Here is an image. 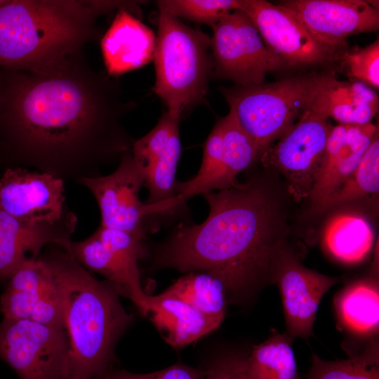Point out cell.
Instances as JSON below:
<instances>
[{"label":"cell","mask_w":379,"mask_h":379,"mask_svg":"<svg viewBox=\"0 0 379 379\" xmlns=\"http://www.w3.org/2000/svg\"><path fill=\"white\" fill-rule=\"evenodd\" d=\"M81 55L45 71L0 68V157L65 180L99 175L135 140L121 124L135 105Z\"/></svg>","instance_id":"obj_1"},{"label":"cell","mask_w":379,"mask_h":379,"mask_svg":"<svg viewBox=\"0 0 379 379\" xmlns=\"http://www.w3.org/2000/svg\"><path fill=\"white\" fill-rule=\"evenodd\" d=\"M209 213L200 224L180 222L157 247L155 268L205 272L219 279L227 301L265 282L284 250V221L276 200L258 179L201 195Z\"/></svg>","instance_id":"obj_2"},{"label":"cell","mask_w":379,"mask_h":379,"mask_svg":"<svg viewBox=\"0 0 379 379\" xmlns=\"http://www.w3.org/2000/svg\"><path fill=\"white\" fill-rule=\"evenodd\" d=\"M62 298L69 353L65 379H101L111 370L117 342L133 316L106 280H98L61 248L48 245L39 256Z\"/></svg>","instance_id":"obj_3"},{"label":"cell","mask_w":379,"mask_h":379,"mask_svg":"<svg viewBox=\"0 0 379 379\" xmlns=\"http://www.w3.org/2000/svg\"><path fill=\"white\" fill-rule=\"evenodd\" d=\"M130 1H0V68L45 71L81 55L98 17Z\"/></svg>","instance_id":"obj_4"},{"label":"cell","mask_w":379,"mask_h":379,"mask_svg":"<svg viewBox=\"0 0 379 379\" xmlns=\"http://www.w3.org/2000/svg\"><path fill=\"white\" fill-rule=\"evenodd\" d=\"M154 93L180 121L201 104L213 75L211 36L159 11Z\"/></svg>","instance_id":"obj_5"},{"label":"cell","mask_w":379,"mask_h":379,"mask_svg":"<svg viewBox=\"0 0 379 379\" xmlns=\"http://www.w3.org/2000/svg\"><path fill=\"white\" fill-rule=\"evenodd\" d=\"M326 74L315 73L273 83L220 88L230 109L262 152L308 107Z\"/></svg>","instance_id":"obj_6"},{"label":"cell","mask_w":379,"mask_h":379,"mask_svg":"<svg viewBox=\"0 0 379 379\" xmlns=\"http://www.w3.org/2000/svg\"><path fill=\"white\" fill-rule=\"evenodd\" d=\"M180 120L166 111L146 135L135 140L131 153L148 192L145 203L155 206L160 228L183 219L186 206L177 199L176 172L181 152Z\"/></svg>","instance_id":"obj_7"},{"label":"cell","mask_w":379,"mask_h":379,"mask_svg":"<svg viewBox=\"0 0 379 379\" xmlns=\"http://www.w3.org/2000/svg\"><path fill=\"white\" fill-rule=\"evenodd\" d=\"M212 77L237 86L264 83L267 74L288 65L264 43L256 27L241 11H234L212 26Z\"/></svg>","instance_id":"obj_8"},{"label":"cell","mask_w":379,"mask_h":379,"mask_svg":"<svg viewBox=\"0 0 379 379\" xmlns=\"http://www.w3.org/2000/svg\"><path fill=\"white\" fill-rule=\"evenodd\" d=\"M260 159L257 146L234 112L219 118L204 143L202 161L191 179L178 181L177 199L182 205L196 195L236 185L237 175Z\"/></svg>","instance_id":"obj_9"},{"label":"cell","mask_w":379,"mask_h":379,"mask_svg":"<svg viewBox=\"0 0 379 379\" xmlns=\"http://www.w3.org/2000/svg\"><path fill=\"white\" fill-rule=\"evenodd\" d=\"M69 353L65 328L29 319L0 322V359L20 379H65Z\"/></svg>","instance_id":"obj_10"},{"label":"cell","mask_w":379,"mask_h":379,"mask_svg":"<svg viewBox=\"0 0 379 379\" xmlns=\"http://www.w3.org/2000/svg\"><path fill=\"white\" fill-rule=\"evenodd\" d=\"M328 119L305 109L298 121L259 159L263 165L274 168L284 176L295 201L310 196L317 177L332 127Z\"/></svg>","instance_id":"obj_11"},{"label":"cell","mask_w":379,"mask_h":379,"mask_svg":"<svg viewBox=\"0 0 379 379\" xmlns=\"http://www.w3.org/2000/svg\"><path fill=\"white\" fill-rule=\"evenodd\" d=\"M78 183L95 197L101 215L100 226L145 236L158 230L156 208L140 199L144 180L131 151L121 157L112 173L83 178Z\"/></svg>","instance_id":"obj_12"},{"label":"cell","mask_w":379,"mask_h":379,"mask_svg":"<svg viewBox=\"0 0 379 379\" xmlns=\"http://www.w3.org/2000/svg\"><path fill=\"white\" fill-rule=\"evenodd\" d=\"M278 4L335 58L347 37L379 28V9L367 1L286 0Z\"/></svg>","instance_id":"obj_13"},{"label":"cell","mask_w":379,"mask_h":379,"mask_svg":"<svg viewBox=\"0 0 379 379\" xmlns=\"http://www.w3.org/2000/svg\"><path fill=\"white\" fill-rule=\"evenodd\" d=\"M64 183L46 173L7 168L0 177V209L26 222L60 220L71 212L65 204Z\"/></svg>","instance_id":"obj_14"},{"label":"cell","mask_w":379,"mask_h":379,"mask_svg":"<svg viewBox=\"0 0 379 379\" xmlns=\"http://www.w3.org/2000/svg\"><path fill=\"white\" fill-rule=\"evenodd\" d=\"M265 45L288 66L326 62L335 57L289 11L265 0H240Z\"/></svg>","instance_id":"obj_15"},{"label":"cell","mask_w":379,"mask_h":379,"mask_svg":"<svg viewBox=\"0 0 379 379\" xmlns=\"http://www.w3.org/2000/svg\"><path fill=\"white\" fill-rule=\"evenodd\" d=\"M271 282L277 285L281 296L285 333L291 339L312 336L320 300L338 279L306 268L283 250L273 267Z\"/></svg>","instance_id":"obj_16"},{"label":"cell","mask_w":379,"mask_h":379,"mask_svg":"<svg viewBox=\"0 0 379 379\" xmlns=\"http://www.w3.org/2000/svg\"><path fill=\"white\" fill-rule=\"evenodd\" d=\"M77 218L73 212L54 222H31L18 220L0 209V282H7L25 260L39 256L48 245L66 252L71 244Z\"/></svg>","instance_id":"obj_17"},{"label":"cell","mask_w":379,"mask_h":379,"mask_svg":"<svg viewBox=\"0 0 379 379\" xmlns=\"http://www.w3.org/2000/svg\"><path fill=\"white\" fill-rule=\"evenodd\" d=\"M371 122L332 126L309 197L317 204L338 190L360 163L378 131Z\"/></svg>","instance_id":"obj_18"},{"label":"cell","mask_w":379,"mask_h":379,"mask_svg":"<svg viewBox=\"0 0 379 379\" xmlns=\"http://www.w3.org/2000/svg\"><path fill=\"white\" fill-rule=\"evenodd\" d=\"M156 36L152 30L122 8L101 39L107 73L119 76L140 68L154 58Z\"/></svg>","instance_id":"obj_19"},{"label":"cell","mask_w":379,"mask_h":379,"mask_svg":"<svg viewBox=\"0 0 379 379\" xmlns=\"http://www.w3.org/2000/svg\"><path fill=\"white\" fill-rule=\"evenodd\" d=\"M67 253L87 270L104 277L120 295L129 298L147 317L148 295L142 287L139 267L130 265L109 249L96 232L82 241H72Z\"/></svg>","instance_id":"obj_20"},{"label":"cell","mask_w":379,"mask_h":379,"mask_svg":"<svg viewBox=\"0 0 379 379\" xmlns=\"http://www.w3.org/2000/svg\"><path fill=\"white\" fill-rule=\"evenodd\" d=\"M378 101L373 88L357 81H340L331 73L327 74L307 109L339 124H366L377 114Z\"/></svg>","instance_id":"obj_21"},{"label":"cell","mask_w":379,"mask_h":379,"mask_svg":"<svg viewBox=\"0 0 379 379\" xmlns=\"http://www.w3.org/2000/svg\"><path fill=\"white\" fill-rule=\"evenodd\" d=\"M149 317L163 338L182 347L215 331L220 324L179 298L164 291L148 295Z\"/></svg>","instance_id":"obj_22"},{"label":"cell","mask_w":379,"mask_h":379,"mask_svg":"<svg viewBox=\"0 0 379 379\" xmlns=\"http://www.w3.org/2000/svg\"><path fill=\"white\" fill-rule=\"evenodd\" d=\"M338 326L350 335L371 339L378 333L379 290L376 280H357L334 298Z\"/></svg>","instance_id":"obj_23"},{"label":"cell","mask_w":379,"mask_h":379,"mask_svg":"<svg viewBox=\"0 0 379 379\" xmlns=\"http://www.w3.org/2000/svg\"><path fill=\"white\" fill-rule=\"evenodd\" d=\"M325 250L335 259L347 264L364 260L370 253L374 234L369 222L354 213H340L331 218L323 232Z\"/></svg>","instance_id":"obj_24"},{"label":"cell","mask_w":379,"mask_h":379,"mask_svg":"<svg viewBox=\"0 0 379 379\" xmlns=\"http://www.w3.org/2000/svg\"><path fill=\"white\" fill-rule=\"evenodd\" d=\"M165 291L184 300L205 316L221 324L226 311L227 291L217 277L205 272H189Z\"/></svg>","instance_id":"obj_25"},{"label":"cell","mask_w":379,"mask_h":379,"mask_svg":"<svg viewBox=\"0 0 379 379\" xmlns=\"http://www.w3.org/2000/svg\"><path fill=\"white\" fill-rule=\"evenodd\" d=\"M292 340L285 333L272 331L263 343L254 346L246 358L253 379H300Z\"/></svg>","instance_id":"obj_26"},{"label":"cell","mask_w":379,"mask_h":379,"mask_svg":"<svg viewBox=\"0 0 379 379\" xmlns=\"http://www.w3.org/2000/svg\"><path fill=\"white\" fill-rule=\"evenodd\" d=\"M378 190L379 139L378 131L354 171L338 190L321 202L314 204V210L323 212L335 206L378 193Z\"/></svg>","instance_id":"obj_27"},{"label":"cell","mask_w":379,"mask_h":379,"mask_svg":"<svg viewBox=\"0 0 379 379\" xmlns=\"http://www.w3.org/2000/svg\"><path fill=\"white\" fill-rule=\"evenodd\" d=\"M306 379H379L378 343L374 340L344 360L326 361L315 354Z\"/></svg>","instance_id":"obj_28"},{"label":"cell","mask_w":379,"mask_h":379,"mask_svg":"<svg viewBox=\"0 0 379 379\" xmlns=\"http://www.w3.org/2000/svg\"><path fill=\"white\" fill-rule=\"evenodd\" d=\"M159 11L177 18L213 26L227 14L239 10L240 0H159Z\"/></svg>","instance_id":"obj_29"},{"label":"cell","mask_w":379,"mask_h":379,"mask_svg":"<svg viewBox=\"0 0 379 379\" xmlns=\"http://www.w3.org/2000/svg\"><path fill=\"white\" fill-rule=\"evenodd\" d=\"M349 75L370 88L379 87V41L340 55Z\"/></svg>","instance_id":"obj_30"},{"label":"cell","mask_w":379,"mask_h":379,"mask_svg":"<svg viewBox=\"0 0 379 379\" xmlns=\"http://www.w3.org/2000/svg\"><path fill=\"white\" fill-rule=\"evenodd\" d=\"M95 232L109 249L133 267H138V260L147 255L145 235L102 226H100Z\"/></svg>","instance_id":"obj_31"},{"label":"cell","mask_w":379,"mask_h":379,"mask_svg":"<svg viewBox=\"0 0 379 379\" xmlns=\"http://www.w3.org/2000/svg\"><path fill=\"white\" fill-rule=\"evenodd\" d=\"M29 320L65 329L62 298L53 277L36 301Z\"/></svg>","instance_id":"obj_32"},{"label":"cell","mask_w":379,"mask_h":379,"mask_svg":"<svg viewBox=\"0 0 379 379\" xmlns=\"http://www.w3.org/2000/svg\"><path fill=\"white\" fill-rule=\"evenodd\" d=\"M205 370L176 364L147 373H132L124 369L110 370L101 379H204Z\"/></svg>","instance_id":"obj_33"},{"label":"cell","mask_w":379,"mask_h":379,"mask_svg":"<svg viewBox=\"0 0 379 379\" xmlns=\"http://www.w3.org/2000/svg\"><path fill=\"white\" fill-rule=\"evenodd\" d=\"M204 379H253L246 358L227 355L214 360L205 370Z\"/></svg>","instance_id":"obj_34"}]
</instances>
